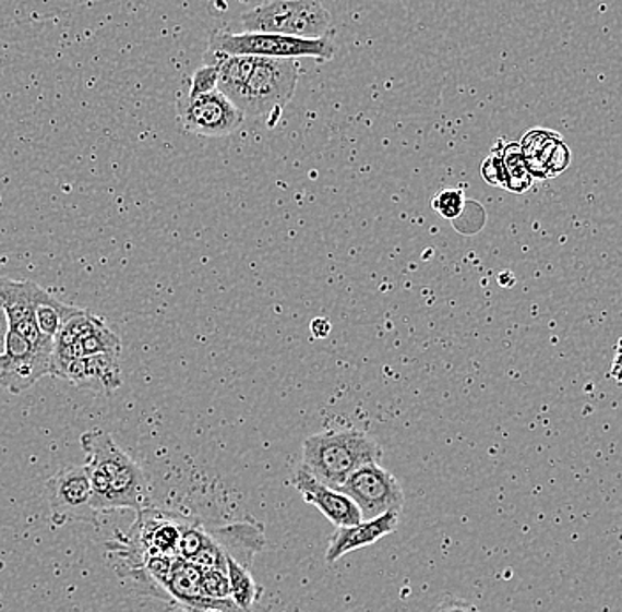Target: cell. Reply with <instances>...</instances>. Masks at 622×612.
Returning <instances> with one entry per match:
<instances>
[{
  "label": "cell",
  "instance_id": "obj_1",
  "mask_svg": "<svg viewBox=\"0 0 622 612\" xmlns=\"http://www.w3.org/2000/svg\"><path fill=\"white\" fill-rule=\"evenodd\" d=\"M87 456L93 506L105 512L136 511L149 506V482L135 460L103 429H91L80 437Z\"/></svg>",
  "mask_w": 622,
  "mask_h": 612
},
{
  "label": "cell",
  "instance_id": "obj_2",
  "mask_svg": "<svg viewBox=\"0 0 622 612\" xmlns=\"http://www.w3.org/2000/svg\"><path fill=\"white\" fill-rule=\"evenodd\" d=\"M381 459V445L359 429H327L302 443V466L330 488L338 489L358 468Z\"/></svg>",
  "mask_w": 622,
  "mask_h": 612
},
{
  "label": "cell",
  "instance_id": "obj_3",
  "mask_svg": "<svg viewBox=\"0 0 622 612\" xmlns=\"http://www.w3.org/2000/svg\"><path fill=\"white\" fill-rule=\"evenodd\" d=\"M298 82V59L256 57L247 83L232 103L244 117H278L292 99Z\"/></svg>",
  "mask_w": 622,
  "mask_h": 612
},
{
  "label": "cell",
  "instance_id": "obj_4",
  "mask_svg": "<svg viewBox=\"0 0 622 612\" xmlns=\"http://www.w3.org/2000/svg\"><path fill=\"white\" fill-rule=\"evenodd\" d=\"M244 33H276L316 39L333 27L330 11L319 0H271L239 19Z\"/></svg>",
  "mask_w": 622,
  "mask_h": 612
},
{
  "label": "cell",
  "instance_id": "obj_5",
  "mask_svg": "<svg viewBox=\"0 0 622 612\" xmlns=\"http://www.w3.org/2000/svg\"><path fill=\"white\" fill-rule=\"evenodd\" d=\"M210 51L225 56L279 57V59L331 60L335 57V43L330 37L285 36L276 33H227L216 31L210 39Z\"/></svg>",
  "mask_w": 622,
  "mask_h": 612
},
{
  "label": "cell",
  "instance_id": "obj_6",
  "mask_svg": "<svg viewBox=\"0 0 622 612\" xmlns=\"http://www.w3.org/2000/svg\"><path fill=\"white\" fill-rule=\"evenodd\" d=\"M176 108L177 119L184 130L207 139L236 133L247 119L218 88L199 96L181 93L177 96Z\"/></svg>",
  "mask_w": 622,
  "mask_h": 612
},
{
  "label": "cell",
  "instance_id": "obj_7",
  "mask_svg": "<svg viewBox=\"0 0 622 612\" xmlns=\"http://www.w3.org/2000/svg\"><path fill=\"white\" fill-rule=\"evenodd\" d=\"M361 512L362 519H373L390 511H402L404 489L395 475L384 470L379 463L361 466L339 485Z\"/></svg>",
  "mask_w": 622,
  "mask_h": 612
},
{
  "label": "cell",
  "instance_id": "obj_8",
  "mask_svg": "<svg viewBox=\"0 0 622 612\" xmlns=\"http://www.w3.org/2000/svg\"><path fill=\"white\" fill-rule=\"evenodd\" d=\"M48 505L57 526L65 520H82L98 526V512L93 506V491L87 466H65L47 485Z\"/></svg>",
  "mask_w": 622,
  "mask_h": 612
},
{
  "label": "cell",
  "instance_id": "obj_9",
  "mask_svg": "<svg viewBox=\"0 0 622 612\" xmlns=\"http://www.w3.org/2000/svg\"><path fill=\"white\" fill-rule=\"evenodd\" d=\"M53 341L33 345L14 328L5 336L4 360L0 371V388L11 394H22L43 376L50 374V357Z\"/></svg>",
  "mask_w": 622,
  "mask_h": 612
},
{
  "label": "cell",
  "instance_id": "obj_10",
  "mask_svg": "<svg viewBox=\"0 0 622 612\" xmlns=\"http://www.w3.org/2000/svg\"><path fill=\"white\" fill-rule=\"evenodd\" d=\"M292 485L301 494L304 502L316 506L321 514H324L336 528L338 526L358 525L359 520H362L358 505L347 494L342 493L338 489L325 485L302 465L294 471Z\"/></svg>",
  "mask_w": 622,
  "mask_h": 612
},
{
  "label": "cell",
  "instance_id": "obj_11",
  "mask_svg": "<svg viewBox=\"0 0 622 612\" xmlns=\"http://www.w3.org/2000/svg\"><path fill=\"white\" fill-rule=\"evenodd\" d=\"M399 525V511H390L373 519L359 520L358 525L338 526L331 537L325 562L335 563L345 554L368 548L387 535L395 533Z\"/></svg>",
  "mask_w": 622,
  "mask_h": 612
},
{
  "label": "cell",
  "instance_id": "obj_12",
  "mask_svg": "<svg viewBox=\"0 0 622 612\" xmlns=\"http://www.w3.org/2000/svg\"><path fill=\"white\" fill-rule=\"evenodd\" d=\"M213 539L222 545L227 556L250 568L251 560L264 548V535L261 528L253 525L227 526L224 530L216 531Z\"/></svg>",
  "mask_w": 622,
  "mask_h": 612
},
{
  "label": "cell",
  "instance_id": "obj_13",
  "mask_svg": "<svg viewBox=\"0 0 622 612\" xmlns=\"http://www.w3.org/2000/svg\"><path fill=\"white\" fill-rule=\"evenodd\" d=\"M45 288L31 281H14L0 276V299L4 305L5 319L10 327L22 320L34 319V305Z\"/></svg>",
  "mask_w": 622,
  "mask_h": 612
},
{
  "label": "cell",
  "instance_id": "obj_14",
  "mask_svg": "<svg viewBox=\"0 0 622 612\" xmlns=\"http://www.w3.org/2000/svg\"><path fill=\"white\" fill-rule=\"evenodd\" d=\"M119 387H122L119 351H105L85 357L84 380L79 388L112 394Z\"/></svg>",
  "mask_w": 622,
  "mask_h": 612
},
{
  "label": "cell",
  "instance_id": "obj_15",
  "mask_svg": "<svg viewBox=\"0 0 622 612\" xmlns=\"http://www.w3.org/2000/svg\"><path fill=\"white\" fill-rule=\"evenodd\" d=\"M76 311L79 308L62 304L61 300H57L50 291L43 290L38 302L34 305V320L45 336L56 337L62 323L73 316Z\"/></svg>",
  "mask_w": 622,
  "mask_h": 612
},
{
  "label": "cell",
  "instance_id": "obj_16",
  "mask_svg": "<svg viewBox=\"0 0 622 612\" xmlns=\"http://www.w3.org/2000/svg\"><path fill=\"white\" fill-rule=\"evenodd\" d=\"M227 576L228 583H230V597H232L237 609L248 611V609L253 608V603L259 600V595H261V588L251 577L250 568L236 562L234 557L227 556Z\"/></svg>",
  "mask_w": 622,
  "mask_h": 612
},
{
  "label": "cell",
  "instance_id": "obj_17",
  "mask_svg": "<svg viewBox=\"0 0 622 612\" xmlns=\"http://www.w3.org/2000/svg\"><path fill=\"white\" fill-rule=\"evenodd\" d=\"M498 151L501 154L504 168H506V185L504 189L516 194L529 191L535 184V177L530 176V171L525 166L521 143H507Z\"/></svg>",
  "mask_w": 622,
  "mask_h": 612
},
{
  "label": "cell",
  "instance_id": "obj_18",
  "mask_svg": "<svg viewBox=\"0 0 622 612\" xmlns=\"http://www.w3.org/2000/svg\"><path fill=\"white\" fill-rule=\"evenodd\" d=\"M533 157L543 163L548 177H558L572 163V153H570L566 143L562 142L561 134H555L552 140H548L543 148L539 151L538 156Z\"/></svg>",
  "mask_w": 622,
  "mask_h": 612
},
{
  "label": "cell",
  "instance_id": "obj_19",
  "mask_svg": "<svg viewBox=\"0 0 622 612\" xmlns=\"http://www.w3.org/2000/svg\"><path fill=\"white\" fill-rule=\"evenodd\" d=\"M82 357H88L94 353H105V351H119L121 353V339L116 332L107 327V323H99L88 336L79 341Z\"/></svg>",
  "mask_w": 622,
  "mask_h": 612
},
{
  "label": "cell",
  "instance_id": "obj_20",
  "mask_svg": "<svg viewBox=\"0 0 622 612\" xmlns=\"http://www.w3.org/2000/svg\"><path fill=\"white\" fill-rule=\"evenodd\" d=\"M200 588L207 599L216 600V602H234L232 597H230L227 571H218V568L202 571Z\"/></svg>",
  "mask_w": 622,
  "mask_h": 612
},
{
  "label": "cell",
  "instance_id": "obj_21",
  "mask_svg": "<svg viewBox=\"0 0 622 612\" xmlns=\"http://www.w3.org/2000/svg\"><path fill=\"white\" fill-rule=\"evenodd\" d=\"M432 208L444 219H456L464 213L465 194L462 189L446 188L433 196Z\"/></svg>",
  "mask_w": 622,
  "mask_h": 612
},
{
  "label": "cell",
  "instance_id": "obj_22",
  "mask_svg": "<svg viewBox=\"0 0 622 612\" xmlns=\"http://www.w3.org/2000/svg\"><path fill=\"white\" fill-rule=\"evenodd\" d=\"M210 533L204 530V526L200 523H182L181 540H179V556L182 560H191L199 553L200 548L204 545Z\"/></svg>",
  "mask_w": 622,
  "mask_h": 612
},
{
  "label": "cell",
  "instance_id": "obj_23",
  "mask_svg": "<svg viewBox=\"0 0 622 612\" xmlns=\"http://www.w3.org/2000/svg\"><path fill=\"white\" fill-rule=\"evenodd\" d=\"M218 88V65L204 64L191 76L188 96H199V94L211 93Z\"/></svg>",
  "mask_w": 622,
  "mask_h": 612
},
{
  "label": "cell",
  "instance_id": "obj_24",
  "mask_svg": "<svg viewBox=\"0 0 622 612\" xmlns=\"http://www.w3.org/2000/svg\"><path fill=\"white\" fill-rule=\"evenodd\" d=\"M481 176L490 185H498V188L506 185V168L502 163L501 154L495 148H493L492 156H488L481 165Z\"/></svg>",
  "mask_w": 622,
  "mask_h": 612
},
{
  "label": "cell",
  "instance_id": "obj_25",
  "mask_svg": "<svg viewBox=\"0 0 622 612\" xmlns=\"http://www.w3.org/2000/svg\"><path fill=\"white\" fill-rule=\"evenodd\" d=\"M311 336L315 339H325L331 334V322L325 319L311 320L310 323Z\"/></svg>",
  "mask_w": 622,
  "mask_h": 612
},
{
  "label": "cell",
  "instance_id": "obj_26",
  "mask_svg": "<svg viewBox=\"0 0 622 612\" xmlns=\"http://www.w3.org/2000/svg\"><path fill=\"white\" fill-rule=\"evenodd\" d=\"M5 346H0V371H2V360H4Z\"/></svg>",
  "mask_w": 622,
  "mask_h": 612
}]
</instances>
